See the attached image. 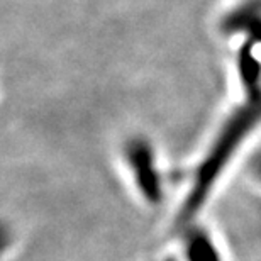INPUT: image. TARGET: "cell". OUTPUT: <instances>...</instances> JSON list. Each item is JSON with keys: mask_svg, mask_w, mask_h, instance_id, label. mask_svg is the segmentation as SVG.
<instances>
[{"mask_svg": "<svg viewBox=\"0 0 261 261\" xmlns=\"http://www.w3.org/2000/svg\"><path fill=\"white\" fill-rule=\"evenodd\" d=\"M241 75L243 82L246 83L248 98L224 122L211 148L207 149V154L198 163L194 173V181L176 214L175 222L178 227H189L190 222L198 216L211 197L214 187L226 171L229 161L236 156L244 141L261 124L259 65L254 63L249 55L241 56Z\"/></svg>", "mask_w": 261, "mask_h": 261, "instance_id": "cell-1", "label": "cell"}, {"mask_svg": "<svg viewBox=\"0 0 261 261\" xmlns=\"http://www.w3.org/2000/svg\"><path fill=\"white\" fill-rule=\"evenodd\" d=\"M124 156L139 195L148 203H160L163 198V181L151 143L144 138H133L124 148Z\"/></svg>", "mask_w": 261, "mask_h": 261, "instance_id": "cell-2", "label": "cell"}, {"mask_svg": "<svg viewBox=\"0 0 261 261\" xmlns=\"http://www.w3.org/2000/svg\"><path fill=\"white\" fill-rule=\"evenodd\" d=\"M187 261H222L219 248L202 229H190L185 238Z\"/></svg>", "mask_w": 261, "mask_h": 261, "instance_id": "cell-3", "label": "cell"}, {"mask_svg": "<svg viewBox=\"0 0 261 261\" xmlns=\"http://www.w3.org/2000/svg\"><path fill=\"white\" fill-rule=\"evenodd\" d=\"M253 171H254V175H256V178H259V181H261V154L258 156L256 160H254Z\"/></svg>", "mask_w": 261, "mask_h": 261, "instance_id": "cell-4", "label": "cell"}, {"mask_svg": "<svg viewBox=\"0 0 261 261\" xmlns=\"http://www.w3.org/2000/svg\"><path fill=\"white\" fill-rule=\"evenodd\" d=\"M166 261H173V259H166Z\"/></svg>", "mask_w": 261, "mask_h": 261, "instance_id": "cell-5", "label": "cell"}]
</instances>
